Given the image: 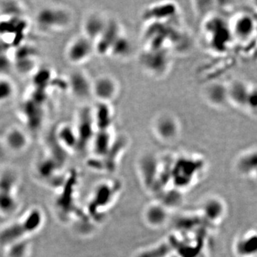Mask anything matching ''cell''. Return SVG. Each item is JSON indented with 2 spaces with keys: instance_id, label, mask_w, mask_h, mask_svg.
<instances>
[{
  "instance_id": "6da1fadb",
  "label": "cell",
  "mask_w": 257,
  "mask_h": 257,
  "mask_svg": "<svg viewBox=\"0 0 257 257\" xmlns=\"http://www.w3.org/2000/svg\"><path fill=\"white\" fill-rule=\"evenodd\" d=\"M228 99L236 106L256 112V88L241 81H234L227 86Z\"/></svg>"
},
{
  "instance_id": "7a4b0ae2",
  "label": "cell",
  "mask_w": 257,
  "mask_h": 257,
  "mask_svg": "<svg viewBox=\"0 0 257 257\" xmlns=\"http://www.w3.org/2000/svg\"><path fill=\"white\" fill-rule=\"evenodd\" d=\"M153 131L160 140L165 142L172 141L179 135L178 121L171 114H161L154 121Z\"/></svg>"
},
{
  "instance_id": "3957f363",
  "label": "cell",
  "mask_w": 257,
  "mask_h": 257,
  "mask_svg": "<svg viewBox=\"0 0 257 257\" xmlns=\"http://www.w3.org/2000/svg\"><path fill=\"white\" fill-rule=\"evenodd\" d=\"M37 21L40 28L50 30L67 25L69 23V15L63 10L45 8L37 15Z\"/></svg>"
},
{
  "instance_id": "277c9868",
  "label": "cell",
  "mask_w": 257,
  "mask_h": 257,
  "mask_svg": "<svg viewBox=\"0 0 257 257\" xmlns=\"http://www.w3.org/2000/svg\"><path fill=\"white\" fill-rule=\"evenodd\" d=\"M92 41L86 37H79L70 44L67 50V57L73 64L85 62L92 55L94 46Z\"/></svg>"
},
{
  "instance_id": "5b68a950",
  "label": "cell",
  "mask_w": 257,
  "mask_h": 257,
  "mask_svg": "<svg viewBox=\"0 0 257 257\" xmlns=\"http://www.w3.org/2000/svg\"><path fill=\"white\" fill-rule=\"evenodd\" d=\"M118 92V85L114 79L101 77L92 83V94L101 102L107 103L114 99Z\"/></svg>"
},
{
  "instance_id": "8992f818",
  "label": "cell",
  "mask_w": 257,
  "mask_h": 257,
  "mask_svg": "<svg viewBox=\"0 0 257 257\" xmlns=\"http://www.w3.org/2000/svg\"><path fill=\"white\" fill-rule=\"evenodd\" d=\"M69 87L76 97L85 99L92 94V83L82 72H74L69 79Z\"/></svg>"
},
{
  "instance_id": "52a82bcc",
  "label": "cell",
  "mask_w": 257,
  "mask_h": 257,
  "mask_svg": "<svg viewBox=\"0 0 257 257\" xmlns=\"http://www.w3.org/2000/svg\"><path fill=\"white\" fill-rule=\"evenodd\" d=\"M119 25L114 22L107 23L101 36L96 40V49L101 54L110 52L115 41L121 36Z\"/></svg>"
},
{
  "instance_id": "ba28073f",
  "label": "cell",
  "mask_w": 257,
  "mask_h": 257,
  "mask_svg": "<svg viewBox=\"0 0 257 257\" xmlns=\"http://www.w3.org/2000/svg\"><path fill=\"white\" fill-rule=\"evenodd\" d=\"M235 251L239 257H253L257 252V236L256 233L249 232L243 234L235 243Z\"/></svg>"
},
{
  "instance_id": "9c48e42d",
  "label": "cell",
  "mask_w": 257,
  "mask_h": 257,
  "mask_svg": "<svg viewBox=\"0 0 257 257\" xmlns=\"http://www.w3.org/2000/svg\"><path fill=\"white\" fill-rule=\"evenodd\" d=\"M106 24L105 20L99 15H91L84 23L85 37L91 41H96L105 29Z\"/></svg>"
},
{
  "instance_id": "30bf717a",
  "label": "cell",
  "mask_w": 257,
  "mask_h": 257,
  "mask_svg": "<svg viewBox=\"0 0 257 257\" xmlns=\"http://www.w3.org/2000/svg\"><path fill=\"white\" fill-rule=\"evenodd\" d=\"M204 94L208 101L213 105L221 106L226 104V101H229L227 86H224L219 83L209 85L206 89Z\"/></svg>"
},
{
  "instance_id": "8fae6325",
  "label": "cell",
  "mask_w": 257,
  "mask_h": 257,
  "mask_svg": "<svg viewBox=\"0 0 257 257\" xmlns=\"http://www.w3.org/2000/svg\"><path fill=\"white\" fill-rule=\"evenodd\" d=\"M204 217L208 220L216 221L221 219L224 216L225 207L221 199L216 198H211L204 202L202 208Z\"/></svg>"
},
{
  "instance_id": "7c38bea8",
  "label": "cell",
  "mask_w": 257,
  "mask_h": 257,
  "mask_svg": "<svg viewBox=\"0 0 257 257\" xmlns=\"http://www.w3.org/2000/svg\"><path fill=\"white\" fill-rule=\"evenodd\" d=\"M168 219L166 206L162 204H152L147 207L145 212V219L149 224L153 226H160L165 224Z\"/></svg>"
},
{
  "instance_id": "4fadbf2b",
  "label": "cell",
  "mask_w": 257,
  "mask_h": 257,
  "mask_svg": "<svg viewBox=\"0 0 257 257\" xmlns=\"http://www.w3.org/2000/svg\"><path fill=\"white\" fill-rule=\"evenodd\" d=\"M252 19L248 15H241L234 22V34L235 36L241 40H245L252 35L253 25Z\"/></svg>"
},
{
  "instance_id": "5bb4252c",
  "label": "cell",
  "mask_w": 257,
  "mask_h": 257,
  "mask_svg": "<svg viewBox=\"0 0 257 257\" xmlns=\"http://www.w3.org/2000/svg\"><path fill=\"white\" fill-rule=\"evenodd\" d=\"M238 170L244 175H251L256 173V152L251 151L246 152L239 157L237 164Z\"/></svg>"
},
{
  "instance_id": "9a60e30c",
  "label": "cell",
  "mask_w": 257,
  "mask_h": 257,
  "mask_svg": "<svg viewBox=\"0 0 257 257\" xmlns=\"http://www.w3.org/2000/svg\"><path fill=\"white\" fill-rule=\"evenodd\" d=\"M93 119L99 130H106L111 121V113L107 103L101 102L96 107Z\"/></svg>"
},
{
  "instance_id": "2e32d148",
  "label": "cell",
  "mask_w": 257,
  "mask_h": 257,
  "mask_svg": "<svg viewBox=\"0 0 257 257\" xmlns=\"http://www.w3.org/2000/svg\"><path fill=\"white\" fill-rule=\"evenodd\" d=\"M6 143L11 150H23L28 144L26 135L19 128H13L7 135Z\"/></svg>"
},
{
  "instance_id": "e0dca14e",
  "label": "cell",
  "mask_w": 257,
  "mask_h": 257,
  "mask_svg": "<svg viewBox=\"0 0 257 257\" xmlns=\"http://www.w3.org/2000/svg\"><path fill=\"white\" fill-rule=\"evenodd\" d=\"M111 136L107 130H99L94 136V147L96 153H106L110 147Z\"/></svg>"
},
{
  "instance_id": "ac0fdd59",
  "label": "cell",
  "mask_w": 257,
  "mask_h": 257,
  "mask_svg": "<svg viewBox=\"0 0 257 257\" xmlns=\"http://www.w3.org/2000/svg\"><path fill=\"white\" fill-rule=\"evenodd\" d=\"M59 139L61 143L68 147H73L79 144L78 137L75 128L69 125L62 126L59 131Z\"/></svg>"
},
{
  "instance_id": "d6986e66",
  "label": "cell",
  "mask_w": 257,
  "mask_h": 257,
  "mask_svg": "<svg viewBox=\"0 0 257 257\" xmlns=\"http://www.w3.org/2000/svg\"><path fill=\"white\" fill-rule=\"evenodd\" d=\"M172 241H169L159 245L157 247L145 251L139 254L138 257H165L172 252Z\"/></svg>"
},
{
  "instance_id": "ffe728a7",
  "label": "cell",
  "mask_w": 257,
  "mask_h": 257,
  "mask_svg": "<svg viewBox=\"0 0 257 257\" xmlns=\"http://www.w3.org/2000/svg\"><path fill=\"white\" fill-rule=\"evenodd\" d=\"M130 48V44L128 40H126L125 37L121 35L115 41L114 45L111 47L110 52L113 55L116 56V57H121V56L126 55L128 52V50Z\"/></svg>"
},
{
  "instance_id": "44dd1931",
  "label": "cell",
  "mask_w": 257,
  "mask_h": 257,
  "mask_svg": "<svg viewBox=\"0 0 257 257\" xmlns=\"http://www.w3.org/2000/svg\"><path fill=\"white\" fill-rule=\"evenodd\" d=\"M15 88L9 79H0V103L9 100L14 94Z\"/></svg>"
},
{
  "instance_id": "7402d4cb",
  "label": "cell",
  "mask_w": 257,
  "mask_h": 257,
  "mask_svg": "<svg viewBox=\"0 0 257 257\" xmlns=\"http://www.w3.org/2000/svg\"><path fill=\"white\" fill-rule=\"evenodd\" d=\"M13 63L10 57L3 52H0V76L9 74L13 69Z\"/></svg>"
}]
</instances>
